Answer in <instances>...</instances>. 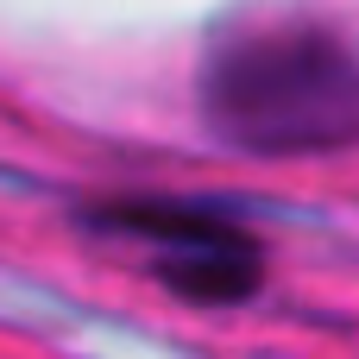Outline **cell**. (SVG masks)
Wrapping results in <instances>:
<instances>
[{"label":"cell","mask_w":359,"mask_h":359,"mask_svg":"<svg viewBox=\"0 0 359 359\" xmlns=\"http://www.w3.org/2000/svg\"><path fill=\"white\" fill-rule=\"evenodd\" d=\"M196 101L215 139L252 158H322L359 139V57L309 19L246 25L202 57Z\"/></svg>","instance_id":"6da1fadb"},{"label":"cell","mask_w":359,"mask_h":359,"mask_svg":"<svg viewBox=\"0 0 359 359\" xmlns=\"http://www.w3.org/2000/svg\"><path fill=\"white\" fill-rule=\"evenodd\" d=\"M88 227L120 233L151 246V259H183V252H208V246H240L252 240V227H240L233 215L208 208V202H170V196H114V202H88L82 208Z\"/></svg>","instance_id":"7a4b0ae2"}]
</instances>
